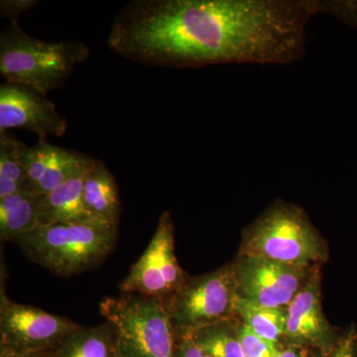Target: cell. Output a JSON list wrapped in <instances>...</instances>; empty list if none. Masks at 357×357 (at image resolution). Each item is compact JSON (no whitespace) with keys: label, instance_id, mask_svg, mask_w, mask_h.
Instances as JSON below:
<instances>
[{"label":"cell","instance_id":"277c9868","mask_svg":"<svg viewBox=\"0 0 357 357\" xmlns=\"http://www.w3.org/2000/svg\"><path fill=\"white\" fill-rule=\"evenodd\" d=\"M112 326L117 357H174L177 335L163 301L122 294L100 303Z\"/></svg>","mask_w":357,"mask_h":357},{"label":"cell","instance_id":"7402d4cb","mask_svg":"<svg viewBox=\"0 0 357 357\" xmlns=\"http://www.w3.org/2000/svg\"><path fill=\"white\" fill-rule=\"evenodd\" d=\"M38 3L37 0H1L0 1V15L1 17L18 20V16L31 9Z\"/></svg>","mask_w":357,"mask_h":357},{"label":"cell","instance_id":"7c38bea8","mask_svg":"<svg viewBox=\"0 0 357 357\" xmlns=\"http://www.w3.org/2000/svg\"><path fill=\"white\" fill-rule=\"evenodd\" d=\"M83 204L91 222L117 225L121 199L116 181L107 166L96 159L84 177Z\"/></svg>","mask_w":357,"mask_h":357},{"label":"cell","instance_id":"6da1fadb","mask_svg":"<svg viewBox=\"0 0 357 357\" xmlns=\"http://www.w3.org/2000/svg\"><path fill=\"white\" fill-rule=\"evenodd\" d=\"M89 54L82 42L42 41L26 34L18 20H11L0 34V74L6 83L21 84L46 96L62 88Z\"/></svg>","mask_w":357,"mask_h":357},{"label":"cell","instance_id":"30bf717a","mask_svg":"<svg viewBox=\"0 0 357 357\" xmlns=\"http://www.w3.org/2000/svg\"><path fill=\"white\" fill-rule=\"evenodd\" d=\"M284 344L311 347L323 354L332 351L340 337H335L321 307V279L312 272L299 293L286 307Z\"/></svg>","mask_w":357,"mask_h":357},{"label":"cell","instance_id":"44dd1931","mask_svg":"<svg viewBox=\"0 0 357 357\" xmlns=\"http://www.w3.org/2000/svg\"><path fill=\"white\" fill-rule=\"evenodd\" d=\"M174 357H211L199 342L195 340L192 333L178 335L176 342Z\"/></svg>","mask_w":357,"mask_h":357},{"label":"cell","instance_id":"7a4b0ae2","mask_svg":"<svg viewBox=\"0 0 357 357\" xmlns=\"http://www.w3.org/2000/svg\"><path fill=\"white\" fill-rule=\"evenodd\" d=\"M117 225L96 222L38 225L15 239L33 262L59 276L98 266L114 248Z\"/></svg>","mask_w":357,"mask_h":357},{"label":"cell","instance_id":"ac0fdd59","mask_svg":"<svg viewBox=\"0 0 357 357\" xmlns=\"http://www.w3.org/2000/svg\"><path fill=\"white\" fill-rule=\"evenodd\" d=\"M236 323V319L222 321L192 335L211 357H244Z\"/></svg>","mask_w":357,"mask_h":357},{"label":"cell","instance_id":"cb8c5ba5","mask_svg":"<svg viewBox=\"0 0 357 357\" xmlns=\"http://www.w3.org/2000/svg\"><path fill=\"white\" fill-rule=\"evenodd\" d=\"M0 357H43V354H23V356H6Z\"/></svg>","mask_w":357,"mask_h":357},{"label":"cell","instance_id":"e0dca14e","mask_svg":"<svg viewBox=\"0 0 357 357\" xmlns=\"http://www.w3.org/2000/svg\"><path fill=\"white\" fill-rule=\"evenodd\" d=\"M27 147L13 134L0 131V199L28 190L23 161Z\"/></svg>","mask_w":357,"mask_h":357},{"label":"cell","instance_id":"4fadbf2b","mask_svg":"<svg viewBox=\"0 0 357 357\" xmlns=\"http://www.w3.org/2000/svg\"><path fill=\"white\" fill-rule=\"evenodd\" d=\"M89 167L42 197L38 208L39 225L91 222L83 204L84 181Z\"/></svg>","mask_w":357,"mask_h":357},{"label":"cell","instance_id":"d6986e66","mask_svg":"<svg viewBox=\"0 0 357 357\" xmlns=\"http://www.w3.org/2000/svg\"><path fill=\"white\" fill-rule=\"evenodd\" d=\"M237 335L244 357H273L279 347L263 340L243 323L237 326ZM281 347V345H280Z\"/></svg>","mask_w":357,"mask_h":357},{"label":"cell","instance_id":"ffe728a7","mask_svg":"<svg viewBox=\"0 0 357 357\" xmlns=\"http://www.w3.org/2000/svg\"><path fill=\"white\" fill-rule=\"evenodd\" d=\"M324 357H357V332L352 328L340 337L332 351L324 354Z\"/></svg>","mask_w":357,"mask_h":357},{"label":"cell","instance_id":"603a6c76","mask_svg":"<svg viewBox=\"0 0 357 357\" xmlns=\"http://www.w3.org/2000/svg\"><path fill=\"white\" fill-rule=\"evenodd\" d=\"M312 351L316 349L302 345L283 344L277 349L273 357H316Z\"/></svg>","mask_w":357,"mask_h":357},{"label":"cell","instance_id":"52a82bcc","mask_svg":"<svg viewBox=\"0 0 357 357\" xmlns=\"http://www.w3.org/2000/svg\"><path fill=\"white\" fill-rule=\"evenodd\" d=\"M188 275L175 255V229L169 211L162 213L151 241L121 283L122 294L165 301L182 286Z\"/></svg>","mask_w":357,"mask_h":357},{"label":"cell","instance_id":"8992f818","mask_svg":"<svg viewBox=\"0 0 357 357\" xmlns=\"http://www.w3.org/2000/svg\"><path fill=\"white\" fill-rule=\"evenodd\" d=\"M70 319L18 304L0 292V356L43 354L79 328Z\"/></svg>","mask_w":357,"mask_h":357},{"label":"cell","instance_id":"5bb4252c","mask_svg":"<svg viewBox=\"0 0 357 357\" xmlns=\"http://www.w3.org/2000/svg\"><path fill=\"white\" fill-rule=\"evenodd\" d=\"M43 357H117L114 331L107 321L93 328L79 326Z\"/></svg>","mask_w":357,"mask_h":357},{"label":"cell","instance_id":"5b68a950","mask_svg":"<svg viewBox=\"0 0 357 357\" xmlns=\"http://www.w3.org/2000/svg\"><path fill=\"white\" fill-rule=\"evenodd\" d=\"M236 298L234 264H229L195 278L188 276L164 304L178 337L236 319Z\"/></svg>","mask_w":357,"mask_h":357},{"label":"cell","instance_id":"8fae6325","mask_svg":"<svg viewBox=\"0 0 357 357\" xmlns=\"http://www.w3.org/2000/svg\"><path fill=\"white\" fill-rule=\"evenodd\" d=\"M27 189L47 195L88 169L95 159L86 154L55 146L41 136L37 144L27 147L23 156Z\"/></svg>","mask_w":357,"mask_h":357},{"label":"cell","instance_id":"9a60e30c","mask_svg":"<svg viewBox=\"0 0 357 357\" xmlns=\"http://www.w3.org/2000/svg\"><path fill=\"white\" fill-rule=\"evenodd\" d=\"M44 195L22 190L0 199V238L15 241L22 234L38 227V208Z\"/></svg>","mask_w":357,"mask_h":357},{"label":"cell","instance_id":"ba28073f","mask_svg":"<svg viewBox=\"0 0 357 357\" xmlns=\"http://www.w3.org/2000/svg\"><path fill=\"white\" fill-rule=\"evenodd\" d=\"M234 268L237 297L274 309H286L312 273L307 268L245 255Z\"/></svg>","mask_w":357,"mask_h":357},{"label":"cell","instance_id":"3957f363","mask_svg":"<svg viewBox=\"0 0 357 357\" xmlns=\"http://www.w3.org/2000/svg\"><path fill=\"white\" fill-rule=\"evenodd\" d=\"M241 255L307 268L323 262V238L299 206L278 202L245 232Z\"/></svg>","mask_w":357,"mask_h":357},{"label":"cell","instance_id":"9c48e42d","mask_svg":"<svg viewBox=\"0 0 357 357\" xmlns=\"http://www.w3.org/2000/svg\"><path fill=\"white\" fill-rule=\"evenodd\" d=\"M25 128L39 137L64 135L68 121L46 96L21 84L0 86V131Z\"/></svg>","mask_w":357,"mask_h":357},{"label":"cell","instance_id":"2e32d148","mask_svg":"<svg viewBox=\"0 0 357 357\" xmlns=\"http://www.w3.org/2000/svg\"><path fill=\"white\" fill-rule=\"evenodd\" d=\"M236 314L243 325L263 340L277 347L284 344L287 321L286 309L263 307L237 297Z\"/></svg>","mask_w":357,"mask_h":357}]
</instances>
